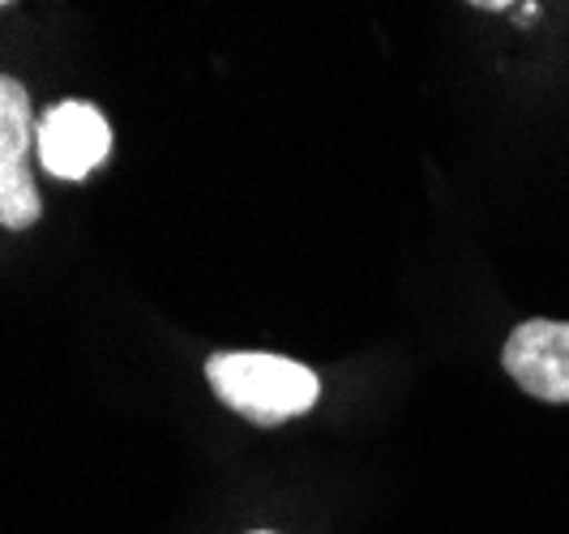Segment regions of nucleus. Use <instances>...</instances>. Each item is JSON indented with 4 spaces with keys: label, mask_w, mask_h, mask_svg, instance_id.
<instances>
[{
    "label": "nucleus",
    "mask_w": 569,
    "mask_h": 534,
    "mask_svg": "<svg viewBox=\"0 0 569 534\" xmlns=\"http://www.w3.org/2000/svg\"><path fill=\"white\" fill-rule=\"evenodd\" d=\"M206 381L223 406L261 427L309 415L321 397L313 367L270 351H214L206 360Z\"/></svg>",
    "instance_id": "f257e3e1"
},
{
    "label": "nucleus",
    "mask_w": 569,
    "mask_h": 534,
    "mask_svg": "<svg viewBox=\"0 0 569 534\" xmlns=\"http://www.w3.org/2000/svg\"><path fill=\"white\" fill-rule=\"evenodd\" d=\"M34 112L30 90L18 78L0 73V226L4 231H30L43 214V198L30 171V145H34Z\"/></svg>",
    "instance_id": "f03ea898"
},
{
    "label": "nucleus",
    "mask_w": 569,
    "mask_h": 534,
    "mask_svg": "<svg viewBox=\"0 0 569 534\" xmlns=\"http://www.w3.org/2000/svg\"><path fill=\"white\" fill-rule=\"evenodd\" d=\"M34 150L48 175L57 180H86L112 150V124L94 103L64 99L52 103L34 124Z\"/></svg>",
    "instance_id": "7ed1b4c3"
},
{
    "label": "nucleus",
    "mask_w": 569,
    "mask_h": 534,
    "mask_svg": "<svg viewBox=\"0 0 569 534\" xmlns=\"http://www.w3.org/2000/svg\"><path fill=\"white\" fill-rule=\"evenodd\" d=\"M501 367L522 394L540 402H569V321H522L501 351Z\"/></svg>",
    "instance_id": "20e7f679"
},
{
    "label": "nucleus",
    "mask_w": 569,
    "mask_h": 534,
    "mask_svg": "<svg viewBox=\"0 0 569 534\" xmlns=\"http://www.w3.org/2000/svg\"><path fill=\"white\" fill-rule=\"evenodd\" d=\"M467 4H476V9H485V13H501V9L522 4V0H467Z\"/></svg>",
    "instance_id": "39448f33"
},
{
    "label": "nucleus",
    "mask_w": 569,
    "mask_h": 534,
    "mask_svg": "<svg viewBox=\"0 0 569 534\" xmlns=\"http://www.w3.org/2000/svg\"><path fill=\"white\" fill-rule=\"evenodd\" d=\"M536 13H540V0H522L518 4V22H536Z\"/></svg>",
    "instance_id": "423d86ee"
},
{
    "label": "nucleus",
    "mask_w": 569,
    "mask_h": 534,
    "mask_svg": "<svg viewBox=\"0 0 569 534\" xmlns=\"http://www.w3.org/2000/svg\"><path fill=\"white\" fill-rule=\"evenodd\" d=\"M249 534H274V531H249Z\"/></svg>",
    "instance_id": "0eeeda50"
},
{
    "label": "nucleus",
    "mask_w": 569,
    "mask_h": 534,
    "mask_svg": "<svg viewBox=\"0 0 569 534\" xmlns=\"http://www.w3.org/2000/svg\"><path fill=\"white\" fill-rule=\"evenodd\" d=\"M0 4H9V0H0Z\"/></svg>",
    "instance_id": "6e6552de"
}]
</instances>
